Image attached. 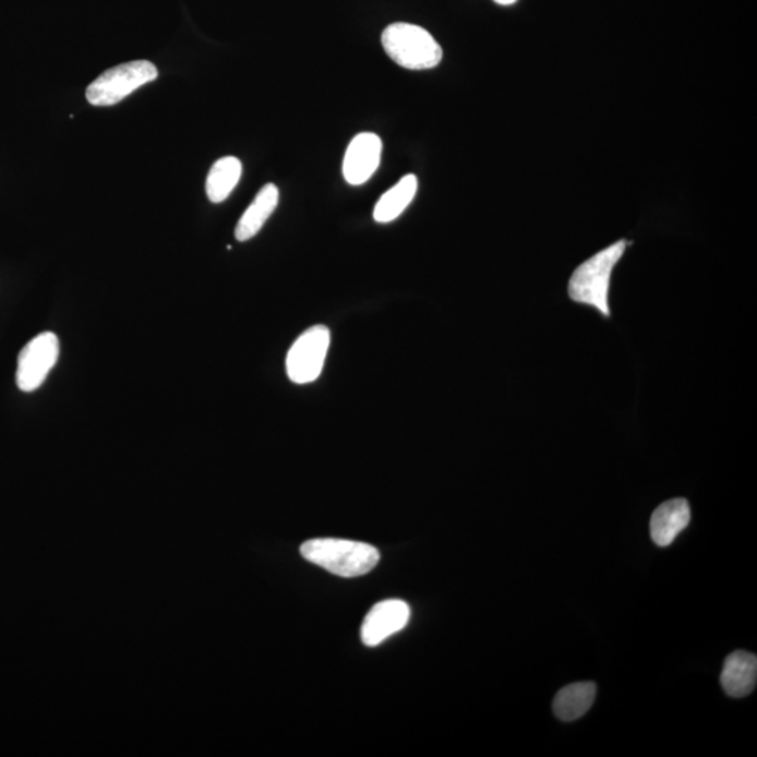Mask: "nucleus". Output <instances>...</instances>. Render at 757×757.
<instances>
[{
  "mask_svg": "<svg viewBox=\"0 0 757 757\" xmlns=\"http://www.w3.org/2000/svg\"><path fill=\"white\" fill-rule=\"evenodd\" d=\"M301 553L308 562L344 578L361 577L376 567L381 554L371 544L343 539H313Z\"/></svg>",
  "mask_w": 757,
  "mask_h": 757,
  "instance_id": "f03ea898",
  "label": "nucleus"
},
{
  "mask_svg": "<svg viewBox=\"0 0 757 757\" xmlns=\"http://www.w3.org/2000/svg\"><path fill=\"white\" fill-rule=\"evenodd\" d=\"M382 157V140L372 132H362L351 141L344 157V179L351 185H361L371 179Z\"/></svg>",
  "mask_w": 757,
  "mask_h": 757,
  "instance_id": "0eeeda50",
  "label": "nucleus"
},
{
  "mask_svg": "<svg viewBox=\"0 0 757 757\" xmlns=\"http://www.w3.org/2000/svg\"><path fill=\"white\" fill-rule=\"evenodd\" d=\"M279 203V190L275 184H265L255 199L252 205L240 218L236 226V239L239 242H248L262 230L269 216L273 215Z\"/></svg>",
  "mask_w": 757,
  "mask_h": 757,
  "instance_id": "9b49d317",
  "label": "nucleus"
},
{
  "mask_svg": "<svg viewBox=\"0 0 757 757\" xmlns=\"http://www.w3.org/2000/svg\"><path fill=\"white\" fill-rule=\"evenodd\" d=\"M495 3L503 4V7H508V4H513L516 2V0H494Z\"/></svg>",
  "mask_w": 757,
  "mask_h": 757,
  "instance_id": "2eb2a0df",
  "label": "nucleus"
},
{
  "mask_svg": "<svg viewBox=\"0 0 757 757\" xmlns=\"http://www.w3.org/2000/svg\"><path fill=\"white\" fill-rule=\"evenodd\" d=\"M597 699V685L593 682H578L565 686L553 701V711L558 720L572 722L581 719Z\"/></svg>",
  "mask_w": 757,
  "mask_h": 757,
  "instance_id": "f8f14e48",
  "label": "nucleus"
},
{
  "mask_svg": "<svg viewBox=\"0 0 757 757\" xmlns=\"http://www.w3.org/2000/svg\"><path fill=\"white\" fill-rule=\"evenodd\" d=\"M157 76L159 72L155 63L145 59L121 63L103 72L87 87L86 98L92 106H115L146 83L156 81Z\"/></svg>",
  "mask_w": 757,
  "mask_h": 757,
  "instance_id": "20e7f679",
  "label": "nucleus"
},
{
  "mask_svg": "<svg viewBox=\"0 0 757 757\" xmlns=\"http://www.w3.org/2000/svg\"><path fill=\"white\" fill-rule=\"evenodd\" d=\"M242 171V161L238 157L226 156L216 160L206 177L205 189L211 203H224L238 185Z\"/></svg>",
  "mask_w": 757,
  "mask_h": 757,
  "instance_id": "4468645a",
  "label": "nucleus"
},
{
  "mask_svg": "<svg viewBox=\"0 0 757 757\" xmlns=\"http://www.w3.org/2000/svg\"><path fill=\"white\" fill-rule=\"evenodd\" d=\"M757 681V658L755 653L738 650L730 653L721 673V685L726 695L741 699L755 690Z\"/></svg>",
  "mask_w": 757,
  "mask_h": 757,
  "instance_id": "9d476101",
  "label": "nucleus"
},
{
  "mask_svg": "<svg viewBox=\"0 0 757 757\" xmlns=\"http://www.w3.org/2000/svg\"><path fill=\"white\" fill-rule=\"evenodd\" d=\"M627 245V240H618L579 265L569 278V298L575 303L597 309L603 317H611L609 291H611L612 274L626 252Z\"/></svg>",
  "mask_w": 757,
  "mask_h": 757,
  "instance_id": "f257e3e1",
  "label": "nucleus"
},
{
  "mask_svg": "<svg viewBox=\"0 0 757 757\" xmlns=\"http://www.w3.org/2000/svg\"><path fill=\"white\" fill-rule=\"evenodd\" d=\"M331 347V331L326 326H314L299 336L287 357V373L297 385L316 381L326 362Z\"/></svg>",
  "mask_w": 757,
  "mask_h": 757,
  "instance_id": "39448f33",
  "label": "nucleus"
},
{
  "mask_svg": "<svg viewBox=\"0 0 757 757\" xmlns=\"http://www.w3.org/2000/svg\"><path fill=\"white\" fill-rule=\"evenodd\" d=\"M692 509L685 498H675L658 506L651 516L650 533L653 543L668 548L689 526Z\"/></svg>",
  "mask_w": 757,
  "mask_h": 757,
  "instance_id": "1a4fd4ad",
  "label": "nucleus"
},
{
  "mask_svg": "<svg viewBox=\"0 0 757 757\" xmlns=\"http://www.w3.org/2000/svg\"><path fill=\"white\" fill-rule=\"evenodd\" d=\"M408 618H410V608L406 602L392 599V601L375 604L362 624L363 644L368 647L378 646L392 634L402 630Z\"/></svg>",
  "mask_w": 757,
  "mask_h": 757,
  "instance_id": "6e6552de",
  "label": "nucleus"
},
{
  "mask_svg": "<svg viewBox=\"0 0 757 757\" xmlns=\"http://www.w3.org/2000/svg\"><path fill=\"white\" fill-rule=\"evenodd\" d=\"M59 340L51 332L38 334L19 353L16 383L22 392H34L43 386L49 373L57 365Z\"/></svg>",
  "mask_w": 757,
  "mask_h": 757,
  "instance_id": "423d86ee",
  "label": "nucleus"
},
{
  "mask_svg": "<svg viewBox=\"0 0 757 757\" xmlns=\"http://www.w3.org/2000/svg\"><path fill=\"white\" fill-rule=\"evenodd\" d=\"M382 44L397 65L412 71L435 68L442 59L440 44L425 28L416 24H390L382 34Z\"/></svg>",
  "mask_w": 757,
  "mask_h": 757,
  "instance_id": "7ed1b4c3",
  "label": "nucleus"
},
{
  "mask_svg": "<svg viewBox=\"0 0 757 757\" xmlns=\"http://www.w3.org/2000/svg\"><path fill=\"white\" fill-rule=\"evenodd\" d=\"M418 181L414 175L402 177L395 187H392L382 199L377 201L373 218L378 224H388L405 213L417 194Z\"/></svg>",
  "mask_w": 757,
  "mask_h": 757,
  "instance_id": "ddd939ff",
  "label": "nucleus"
}]
</instances>
